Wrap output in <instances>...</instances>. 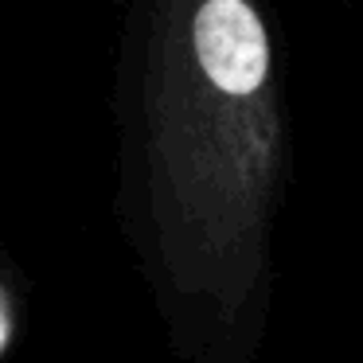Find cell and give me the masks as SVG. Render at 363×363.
I'll return each instance as SVG.
<instances>
[{
    "label": "cell",
    "instance_id": "1",
    "mask_svg": "<svg viewBox=\"0 0 363 363\" xmlns=\"http://www.w3.org/2000/svg\"><path fill=\"white\" fill-rule=\"evenodd\" d=\"M113 121L121 199L157 281L242 313L293 172L269 0H125Z\"/></svg>",
    "mask_w": 363,
    "mask_h": 363
},
{
    "label": "cell",
    "instance_id": "2",
    "mask_svg": "<svg viewBox=\"0 0 363 363\" xmlns=\"http://www.w3.org/2000/svg\"><path fill=\"white\" fill-rule=\"evenodd\" d=\"M0 344H4V320H0Z\"/></svg>",
    "mask_w": 363,
    "mask_h": 363
}]
</instances>
